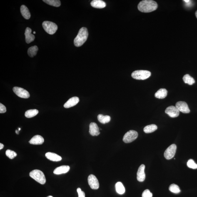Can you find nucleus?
I'll return each instance as SVG.
<instances>
[{"mask_svg": "<svg viewBox=\"0 0 197 197\" xmlns=\"http://www.w3.org/2000/svg\"><path fill=\"white\" fill-rule=\"evenodd\" d=\"M4 145H3L2 143H0V150L2 149L3 148H4Z\"/></svg>", "mask_w": 197, "mask_h": 197, "instance_id": "f704fd0d", "label": "nucleus"}, {"mask_svg": "<svg viewBox=\"0 0 197 197\" xmlns=\"http://www.w3.org/2000/svg\"><path fill=\"white\" fill-rule=\"evenodd\" d=\"M88 36V30L83 27L80 29L77 36L75 38L74 44L76 47L81 46L86 42Z\"/></svg>", "mask_w": 197, "mask_h": 197, "instance_id": "f03ea898", "label": "nucleus"}, {"mask_svg": "<svg viewBox=\"0 0 197 197\" xmlns=\"http://www.w3.org/2000/svg\"><path fill=\"white\" fill-rule=\"evenodd\" d=\"M31 31H32L31 28L28 27L26 28L25 35V36L26 42L27 44H30L34 41L35 39V36L31 34Z\"/></svg>", "mask_w": 197, "mask_h": 197, "instance_id": "4468645a", "label": "nucleus"}, {"mask_svg": "<svg viewBox=\"0 0 197 197\" xmlns=\"http://www.w3.org/2000/svg\"><path fill=\"white\" fill-rule=\"evenodd\" d=\"M6 154L7 156L11 159H13L17 156V154L14 151L9 149L7 150L6 151Z\"/></svg>", "mask_w": 197, "mask_h": 197, "instance_id": "c756f323", "label": "nucleus"}, {"mask_svg": "<svg viewBox=\"0 0 197 197\" xmlns=\"http://www.w3.org/2000/svg\"><path fill=\"white\" fill-rule=\"evenodd\" d=\"M88 181L90 187L93 190H97L99 187V183L96 177L93 175H90L88 178Z\"/></svg>", "mask_w": 197, "mask_h": 197, "instance_id": "1a4fd4ad", "label": "nucleus"}, {"mask_svg": "<svg viewBox=\"0 0 197 197\" xmlns=\"http://www.w3.org/2000/svg\"><path fill=\"white\" fill-rule=\"evenodd\" d=\"M20 130H21V128H19V131Z\"/></svg>", "mask_w": 197, "mask_h": 197, "instance_id": "ea45409f", "label": "nucleus"}, {"mask_svg": "<svg viewBox=\"0 0 197 197\" xmlns=\"http://www.w3.org/2000/svg\"><path fill=\"white\" fill-rule=\"evenodd\" d=\"M116 191L118 194H123L125 192V187L121 182H118L116 184Z\"/></svg>", "mask_w": 197, "mask_h": 197, "instance_id": "b1692460", "label": "nucleus"}, {"mask_svg": "<svg viewBox=\"0 0 197 197\" xmlns=\"http://www.w3.org/2000/svg\"><path fill=\"white\" fill-rule=\"evenodd\" d=\"M98 119L100 122L102 124H106L110 122L111 120V117L110 116H104L102 114H99L98 116Z\"/></svg>", "mask_w": 197, "mask_h": 197, "instance_id": "5701e85b", "label": "nucleus"}, {"mask_svg": "<svg viewBox=\"0 0 197 197\" xmlns=\"http://www.w3.org/2000/svg\"><path fill=\"white\" fill-rule=\"evenodd\" d=\"M138 136V133L136 131L131 130L125 134L123 136V140L125 143H131L136 140Z\"/></svg>", "mask_w": 197, "mask_h": 197, "instance_id": "423d86ee", "label": "nucleus"}, {"mask_svg": "<svg viewBox=\"0 0 197 197\" xmlns=\"http://www.w3.org/2000/svg\"><path fill=\"white\" fill-rule=\"evenodd\" d=\"M53 197L52 196H48V197Z\"/></svg>", "mask_w": 197, "mask_h": 197, "instance_id": "4c0bfd02", "label": "nucleus"}, {"mask_svg": "<svg viewBox=\"0 0 197 197\" xmlns=\"http://www.w3.org/2000/svg\"><path fill=\"white\" fill-rule=\"evenodd\" d=\"M43 1L50 6L56 7L61 6V1L59 0H43Z\"/></svg>", "mask_w": 197, "mask_h": 197, "instance_id": "a878e982", "label": "nucleus"}, {"mask_svg": "<svg viewBox=\"0 0 197 197\" xmlns=\"http://www.w3.org/2000/svg\"><path fill=\"white\" fill-rule=\"evenodd\" d=\"M176 145L175 144H172L165 150L164 156L167 160H170L175 156L176 151Z\"/></svg>", "mask_w": 197, "mask_h": 197, "instance_id": "0eeeda50", "label": "nucleus"}, {"mask_svg": "<svg viewBox=\"0 0 197 197\" xmlns=\"http://www.w3.org/2000/svg\"><path fill=\"white\" fill-rule=\"evenodd\" d=\"M152 193L148 190H145L142 195V197H152Z\"/></svg>", "mask_w": 197, "mask_h": 197, "instance_id": "2f4dec72", "label": "nucleus"}, {"mask_svg": "<svg viewBox=\"0 0 197 197\" xmlns=\"http://www.w3.org/2000/svg\"><path fill=\"white\" fill-rule=\"evenodd\" d=\"M38 50V47L37 46H31L28 49V54L31 57H33L37 54Z\"/></svg>", "mask_w": 197, "mask_h": 197, "instance_id": "393cba45", "label": "nucleus"}, {"mask_svg": "<svg viewBox=\"0 0 197 197\" xmlns=\"http://www.w3.org/2000/svg\"><path fill=\"white\" fill-rule=\"evenodd\" d=\"M168 91L164 88H161L158 90L155 93V97L158 99H163L166 97L167 95Z\"/></svg>", "mask_w": 197, "mask_h": 197, "instance_id": "412c9836", "label": "nucleus"}, {"mask_svg": "<svg viewBox=\"0 0 197 197\" xmlns=\"http://www.w3.org/2000/svg\"><path fill=\"white\" fill-rule=\"evenodd\" d=\"M78 194V197H85V194L84 192L82 191L81 188H78L77 189Z\"/></svg>", "mask_w": 197, "mask_h": 197, "instance_id": "473e14b6", "label": "nucleus"}, {"mask_svg": "<svg viewBox=\"0 0 197 197\" xmlns=\"http://www.w3.org/2000/svg\"><path fill=\"white\" fill-rule=\"evenodd\" d=\"M38 113V111L36 109L29 110L25 113V116L28 118H32L36 116Z\"/></svg>", "mask_w": 197, "mask_h": 197, "instance_id": "cd10ccee", "label": "nucleus"}, {"mask_svg": "<svg viewBox=\"0 0 197 197\" xmlns=\"http://www.w3.org/2000/svg\"><path fill=\"white\" fill-rule=\"evenodd\" d=\"M165 113L172 118H176L179 116L180 111L176 107L174 106L168 107L165 110Z\"/></svg>", "mask_w": 197, "mask_h": 197, "instance_id": "9d476101", "label": "nucleus"}, {"mask_svg": "<svg viewBox=\"0 0 197 197\" xmlns=\"http://www.w3.org/2000/svg\"><path fill=\"white\" fill-rule=\"evenodd\" d=\"M46 156L48 159L53 161H59L62 160L61 156L51 152H48L46 153Z\"/></svg>", "mask_w": 197, "mask_h": 197, "instance_id": "6ab92c4d", "label": "nucleus"}, {"mask_svg": "<svg viewBox=\"0 0 197 197\" xmlns=\"http://www.w3.org/2000/svg\"><path fill=\"white\" fill-rule=\"evenodd\" d=\"M151 73L150 71L146 70H137L132 73L131 76L137 80H144L149 78Z\"/></svg>", "mask_w": 197, "mask_h": 197, "instance_id": "20e7f679", "label": "nucleus"}, {"mask_svg": "<svg viewBox=\"0 0 197 197\" xmlns=\"http://www.w3.org/2000/svg\"><path fill=\"white\" fill-rule=\"evenodd\" d=\"M36 32H35V31H34V32H33V33H34V34H36Z\"/></svg>", "mask_w": 197, "mask_h": 197, "instance_id": "58836bf2", "label": "nucleus"}, {"mask_svg": "<svg viewBox=\"0 0 197 197\" xmlns=\"http://www.w3.org/2000/svg\"><path fill=\"white\" fill-rule=\"evenodd\" d=\"M91 5L93 7L98 9L104 8L106 6V3L101 0H93L91 1Z\"/></svg>", "mask_w": 197, "mask_h": 197, "instance_id": "a211bd4d", "label": "nucleus"}, {"mask_svg": "<svg viewBox=\"0 0 197 197\" xmlns=\"http://www.w3.org/2000/svg\"><path fill=\"white\" fill-rule=\"evenodd\" d=\"M13 91L16 96L21 98L27 99L30 96L29 92L23 88L15 87L13 88Z\"/></svg>", "mask_w": 197, "mask_h": 197, "instance_id": "6e6552de", "label": "nucleus"}, {"mask_svg": "<svg viewBox=\"0 0 197 197\" xmlns=\"http://www.w3.org/2000/svg\"><path fill=\"white\" fill-rule=\"evenodd\" d=\"M169 189V191L172 193H176V194L179 193L181 191L179 187L175 184H173L170 185Z\"/></svg>", "mask_w": 197, "mask_h": 197, "instance_id": "c85d7f7f", "label": "nucleus"}, {"mask_svg": "<svg viewBox=\"0 0 197 197\" xmlns=\"http://www.w3.org/2000/svg\"><path fill=\"white\" fill-rule=\"evenodd\" d=\"M187 165L188 167L193 169H197V164L195 163L193 159H190L188 160Z\"/></svg>", "mask_w": 197, "mask_h": 197, "instance_id": "7c9ffc66", "label": "nucleus"}, {"mask_svg": "<svg viewBox=\"0 0 197 197\" xmlns=\"http://www.w3.org/2000/svg\"><path fill=\"white\" fill-rule=\"evenodd\" d=\"M183 80L185 83L188 84L189 85H192L195 83L194 78L188 74L185 75L183 77Z\"/></svg>", "mask_w": 197, "mask_h": 197, "instance_id": "bb28decb", "label": "nucleus"}, {"mask_svg": "<svg viewBox=\"0 0 197 197\" xmlns=\"http://www.w3.org/2000/svg\"><path fill=\"white\" fill-rule=\"evenodd\" d=\"M89 133L92 136H98L100 134L99 128L95 122L90 123L89 126Z\"/></svg>", "mask_w": 197, "mask_h": 197, "instance_id": "ddd939ff", "label": "nucleus"}, {"mask_svg": "<svg viewBox=\"0 0 197 197\" xmlns=\"http://www.w3.org/2000/svg\"><path fill=\"white\" fill-rule=\"evenodd\" d=\"M79 101V99L77 97H73L70 98L68 101L65 103L64 107L66 108H69L75 106Z\"/></svg>", "mask_w": 197, "mask_h": 197, "instance_id": "2eb2a0df", "label": "nucleus"}, {"mask_svg": "<svg viewBox=\"0 0 197 197\" xmlns=\"http://www.w3.org/2000/svg\"><path fill=\"white\" fill-rule=\"evenodd\" d=\"M6 111V107L1 103H0V113H4Z\"/></svg>", "mask_w": 197, "mask_h": 197, "instance_id": "72a5a7b5", "label": "nucleus"}, {"mask_svg": "<svg viewBox=\"0 0 197 197\" xmlns=\"http://www.w3.org/2000/svg\"><path fill=\"white\" fill-rule=\"evenodd\" d=\"M176 107L178 108L179 111L183 113H189L190 112L188 105L186 102L183 101L178 102L176 103Z\"/></svg>", "mask_w": 197, "mask_h": 197, "instance_id": "9b49d317", "label": "nucleus"}, {"mask_svg": "<svg viewBox=\"0 0 197 197\" xmlns=\"http://www.w3.org/2000/svg\"><path fill=\"white\" fill-rule=\"evenodd\" d=\"M42 25L45 31L49 34H54L58 29L57 25L51 22L44 21Z\"/></svg>", "mask_w": 197, "mask_h": 197, "instance_id": "39448f33", "label": "nucleus"}, {"mask_svg": "<svg viewBox=\"0 0 197 197\" xmlns=\"http://www.w3.org/2000/svg\"><path fill=\"white\" fill-rule=\"evenodd\" d=\"M145 165L142 164L138 168L137 173V179L140 182H143L144 181L145 178Z\"/></svg>", "mask_w": 197, "mask_h": 197, "instance_id": "f8f14e48", "label": "nucleus"}, {"mask_svg": "<svg viewBox=\"0 0 197 197\" xmlns=\"http://www.w3.org/2000/svg\"><path fill=\"white\" fill-rule=\"evenodd\" d=\"M184 1H185V2L186 3H189L190 2V1H189V0H184Z\"/></svg>", "mask_w": 197, "mask_h": 197, "instance_id": "c9c22d12", "label": "nucleus"}, {"mask_svg": "<svg viewBox=\"0 0 197 197\" xmlns=\"http://www.w3.org/2000/svg\"><path fill=\"white\" fill-rule=\"evenodd\" d=\"M21 12L22 15L25 19H29L31 17V13L27 7L24 5H22L20 8Z\"/></svg>", "mask_w": 197, "mask_h": 197, "instance_id": "aec40b11", "label": "nucleus"}, {"mask_svg": "<svg viewBox=\"0 0 197 197\" xmlns=\"http://www.w3.org/2000/svg\"><path fill=\"white\" fill-rule=\"evenodd\" d=\"M44 141L43 137L40 135H36L30 140L29 143L31 144L39 145L43 144Z\"/></svg>", "mask_w": 197, "mask_h": 197, "instance_id": "f3484780", "label": "nucleus"}, {"mask_svg": "<svg viewBox=\"0 0 197 197\" xmlns=\"http://www.w3.org/2000/svg\"><path fill=\"white\" fill-rule=\"evenodd\" d=\"M158 7L156 1L152 0H144L140 1L138 4V9L143 13H150L155 10Z\"/></svg>", "mask_w": 197, "mask_h": 197, "instance_id": "f257e3e1", "label": "nucleus"}, {"mask_svg": "<svg viewBox=\"0 0 197 197\" xmlns=\"http://www.w3.org/2000/svg\"><path fill=\"white\" fill-rule=\"evenodd\" d=\"M30 176L41 184L46 183V179L44 173L39 170L35 169L29 173Z\"/></svg>", "mask_w": 197, "mask_h": 197, "instance_id": "7ed1b4c3", "label": "nucleus"}, {"mask_svg": "<svg viewBox=\"0 0 197 197\" xmlns=\"http://www.w3.org/2000/svg\"><path fill=\"white\" fill-rule=\"evenodd\" d=\"M70 167L67 165H63L55 169L53 173L55 175H61L67 173L69 171Z\"/></svg>", "mask_w": 197, "mask_h": 197, "instance_id": "dca6fc26", "label": "nucleus"}, {"mask_svg": "<svg viewBox=\"0 0 197 197\" xmlns=\"http://www.w3.org/2000/svg\"><path fill=\"white\" fill-rule=\"evenodd\" d=\"M157 129V126L156 125L151 124L148 125L143 128V131L146 133L153 132Z\"/></svg>", "mask_w": 197, "mask_h": 197, "instance_id": "4be33fe9", "label": "nucleus"}, {"mask_svg": "<svg viewBox=\"0 0 197 197\" xmlns=\"http://www.w3.org/2000/svg\"><path fill=\"white\" fill-rule=\"evenodd\" d=\"M195 15H196V17L197 18V10L196 11V13H195Z\"/></svg>", "mask_w": 197, "mask_h": 197, "instance_id": "e433bc0d", "label": "nucleus"}]
</instances>
